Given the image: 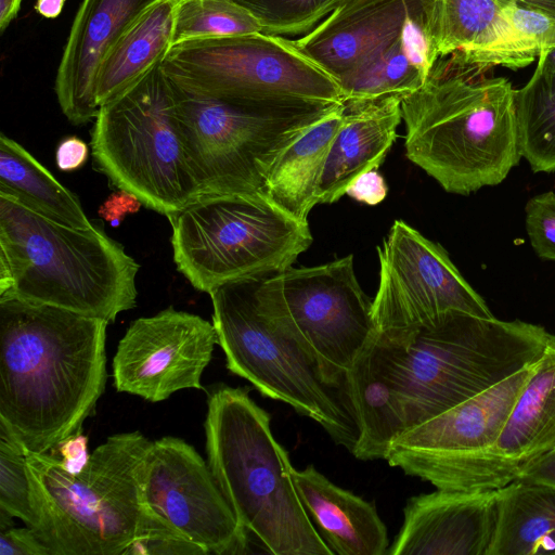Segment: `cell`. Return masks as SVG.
<instances>
[{"label":"cell","instance_id":"6da1fadb","mask_svg":"<svg viewBox=\"0 0 555 555\" xmlns=\"http://www.w3.org/2000/svg\"><path fill=\"white\" fill-rule=\"evenodd\" d=\"M108 322L0 298V424L48 453L81 429L106 383Z\"/></svg>","mask_w":555,"mask_h":555},{"label":"cell","instance_id":"7a4b0ae2","mask_svg":"<svg viewBox=\"0 0 555 555\" xmlns=\"http://www.w3.org/2000/svg\"><path fill=\"white\" fill-rule=\"evenodd\" d=\"M405 430L537 362L555 334L529 322L460 311L422 326L378 332Z\"/></svg>","mask_w":555,"mask_h":555},{"label":"cell","instance_id":"3957f363","mask_svg":"<svg viewBox=\"0 0 555 555\" xmlns=\"http://www.w3.org/2000/svg\"><path fill=\"white\" fill-rule=\"evenodd\" d=\"M401 114L406 157L449 193L498 185L521 157L515 89L504 77L475 80L437 60Z\"/></svg>","mask_w":555,"mask_h":555},{"label":"cell","instance_id":"277c9868","mask_svg":"<svg viewBox=\"0 0 555 555\" xmlns=\"http://www.w3.org/2000/svg\"><path fill=\"white\" fill-rule=\"evenodd\" d=\"M140 266L98 224L73 228L0 193V298L114 322L137 305Z\"/></svg>","mask_w":555,"mask_h":555},{"label":"cell","instance_id":"5b68a950","mask_svg":"<svg viewBox=\"0 0 555 555\" xmlns=\"http://www.w3.org/2000/svg\"><path fill=\"white\" fill-rule=\"evenodd\" d=\"M204 427L208 465L248 534L273 555H334L300 501L270 415L248 389H214Z\"/></svg>","mask_w":555,"mask_h":555},{"label":"cell","instance_id":"8992f818","mask_svg":"<svg viewBox=\"0 0 555 555\" xmlns=\"http://www.w3.org/2000/svg\"><path fill=\"white\" fill-rule=\"evenodd\" d=\"M152 441L140 431L109 436L79 473L52 453L27 450L33 529L50 555H122L142 514L140 475Z\"/></svg>","mask_w":555,"mask_h":555},{"label":"cell","instance_id":"52a82bcc","mask_svg":"<svg viewBox=\"0 0 555 555\" xmlns=\"http://www.w3.org/2000/svg\"><path fill=\"white\" fill-rule=\"evenodd\" d=\"M95 169L167 217L201 196L184 145L173 83L155 64L102 104L91 130Z\"/></svg>","mask_w":555,"mask_h":555},{"label":"cell","instance_id":"ba28073f","mask_svg":"<svg viewBox=\"0 0 555 555\" xmlns=\"http://www.w3.org/2000/svg\"><path fill=\"white\" fill-rule=\"evenodd\" d=\"M173 87L201 196L263 194L269 173L283 153L344 103L286 99L223 102Z\"/></svg>","mask_w":555,"mask_h":555},{"label":"cell","instance_id":"9c48e42d","mask_svg":"<svg viewBox=\"0 0 555 555\" xmlns=\"http://www.w3.org/2000/svg\"><path fill=\"white\" fill-rule=\"evenodd\" d=\"M260 278L228 282L209 293L228 370L262 396L313 420L352 452L358 427L346 392L327 383L315 360L263 311L257 296Z\"/></svg>","mask_w":555,"mask_h":555},{"label":"cell","instance_id":"30bf717a","mask_svg":"<svg viewBox=\"0 0 555 555\" xmlns=\"http://www.w3.org/2000/svg\"><path fill=\"white\" fill-rule=\"evenodd\" d=\"M167 218L178 271L208 294L228 282L282 271L312 243L308 222L263 194L203 195Z\"/></svg>","mask_w":555,"mask_h":555},{"label":"cell","instance_id":"8fae6325","mask_svg":"<svg viewBox=\"0 0 555 555\" xmlns=\"http://www.w3.org/2000/svg\"><path fill=\"white\" fill-rule=\"evenodd\" d=\"M257 296L268 317L315 360L326 382L345 391L348 371L378 334L353 256L261 276Z\"/></svg>","mask_w":555,"mask_h":555},{"label":"cell","instance_id":"7c38bea8","mask_svg":"<svg viewBox=\"0 0 555 555\" xmlns=\"http://www.w3.org/2000/svg\"><path fill=\"white\" fill-rule=\"evenodd\" d=\"M162 68L186 92L223 102H344L335 80L291 40L262 33L173 44Z\"/></svg>","mask_w":555,"mask_h":555},{"label":"cell","instance_id":"4fadbf2b","mask_svg":"<svg viewBox=\"0 0 555 555\" xmlns=\"http://www.w3.org/2000/svg\"><path fill=\"white\" fill-rule=\"evenodd\" d=\"M537 362L405 430L392 441L385 460L437 489L473 491L509 485L491 453Z\"/></svg>","mask_w":555,"mask_h":555},{"label":"cell","instance_id":"5bb4252c","mask_svg":"<svg viewBox=\"0 0 555 555\" xmlns=\"http://www.w3.org/2000/svg\"><path fill=\"white\" fill-rule=\"evenodd\" d=\"M377 253L373 319L378 332L415 328L450 311L494 317L446 249L402 220L393 222Z\"/></svg>","mask_w":555,"mask_h":555},{"label":"cell","instance_id":"9a60e30c","mask_svg":"<svg viewBox=\"0 0 555 555\" xmlns=\"http://www.w3.org/2000/svg\"><path fill=\"white\" fill-rule=\"evenodd\" d=\"M142 506L208 554H242L248 532L240 525L211 469L177 437L152 441L141 467Z\"/></svg>","mask_w":555,"mask_h":555},{"label":"cell","instance_id":"2e32d148","mask_svg":"<svg viewBox=\"0 0 555 555\" xmlns=\"http://www.w3.org/2000/svg\"><path fill=\"white\" fill-rule=\"evenodd\" d=\"M216 344L214 324L197 314L169 307L139 318L118 343L114 386L150 402L182 389H203L202 375Z\"/></svg>","mask_w":555,"mask_h":555},{"label":"cell","instance_id":"e0dca14e","mask_svg":"<svg viewBox=\"0 0 555 555\" xmlns=\"http://www.w3.org/2000/svg\"><path fill=\"white\" fill-rule=\"evenodd\" d=\"M499 489L412 496L389 555H487L498 521Z\"/></svg>","mask_w":555,"mask_h":555},{"label":"cell","instance_id":"ac0fdd59","mask_svg":"<svg viewBox=\"0 0 555 555\" xmlns=\"http://www.w3.org/2000/svg\"><path fill=\"white\" fill-rule=\"evenodd\" d=\"M156 0H81L67 37L54 90L74 125L95 119V76L108 51Z\"/></svg>","mask_w":555,"mask_h":555},{"label":"cell","instance_id":"d6986e66","mask_svg":"<svg viewBox=\"0 0 555 555\" xmlns=\"http://www.w3.org/2000/svg\"><path fill=\"white\" fill-rule=\"evenodd\" d=\"M423 0H345L292 44L335 82L398 40Z\"/></svg>","mask_w":555,"mask_h":555},{"label":"cell","instance_id":"ffe728a7","mask_svg":"<svg viewBox=\"0 0 555 555\" xmlns=\"http://www.w3.org/2000/svg\"><path fill=\"white\" fill-rule=\"evenodd\" d=\"M434 34L439 57L461 65L520 68L539 51L514 28L502 0H435Z\"/></svg>","mask_w":555,"mask_h":555},{"label":"cell","instance_id":"44dd1931","mask_svg":"<svg viewBox=\"0 0 555 555\" xmlns=\"http://www.w3.org/2000/svg\"><path fill=\"white\" fill-rule=\"evenodd\" d=\"M401 101L387 96L344 102L343 124L326 158L318 204L337 202L359 176L379 167L397 137Z\"/></svg>","mask_w":555,"mask_h":555},{"label":"cell","instance_id":"7402d4cb","mask_svg":"<svg viewBox=\"0 0 555 555\" xmlns=\"http://www.w3.org/2000/svg\"><path fill=\"white\" fill-rule=\"evenodd\" d=\"M297 493L320 535L337 555H386L387 529L375 506L312 465L293 469Z\"/></svg>","mask_w":555,"mask_h":555},{"label":"cell","instance_id":"603a6c76","mask_svg":"<svg viewBox=\"0 0 555 555\" xmlns=\"http://www.w3.org/2000/svg\"><path fill=\"white\" fill-rule=\"evenodd\" d=\"M555 449V341L522 386L491 456L509 481Z\"/></svg>","mask_w":555,"mask_h":555},{"label":"cell","instance_id":"cb8c5ba5","mask_svg":"<svg viewBox=\"0 0 555 555\" xmlns=\"http://www.w3.org/2000/svg\"><path fill=\"white\" fill-rule=\"evenodd\" d=\"M344 388L358 427V439L351 453L363 461L385 460L392 441L405 431V423L377 336L348 371Z\"/></svg>","mask_w":555,"mask_h":555},{"label":"cell","instance_id":"d4e9b609","mask_svg":"<svg viewBox=\"0 0 555 555\" xmlns=\"http://www.w3.org/2000/svg\"><path fill=\"white\" fill-rule=\"evenodd\" d=\"M178 4L179 0H156L108 51L95 76L99 107L164 60L172 47Z\"/></svg>","mask_w":555,"mask_h":555},{"label":"cell","instance_id":"484cf974","mask_svg":"<svg viewBox=\"0 0 555 555\" xmlns=\"http://www.w3.org/2000/svg\"><path fill=\"white\" fill-rule=\"evenodd\" d=\"M345 103L309 128L271 169L263 195L295 219L308 222L318 204L321 178L332 142L344 119Z\"/></svg>","mask_w":555,"mask_h":555},{"label":"cell","instance_id":"4316f807","mask_svg":"<svg viewBox=\"0 0 555 555\" xmlns=\"http://www.w3.org/2000/svg\"><path fill=\"white\" fill-rule=\"evenodd\" d=\"M555 555V487L515 480L499 489L487 555Z\"/></svg>","mask_w":555,"mask_h":555},{"label":"cell","instance_id":"83f0119b","mask_svg":"<svg viewBox=\"0 0 555 555\" xmlns=\"http://www.w3.org/2000/svg\"><path fill=\"white\" fill-rule=\"evenodd\" d=\"M0 193L56 222L77 229L92 225L76 194L4 133L0 134Z\"/></svg>","mask_w":555,"mask_h":555},{"label":"cell","instance_id":"f1b7e54d","mask_svg":"<svg viewBox=\"0 0 555 555\" xmlns=\"http://www.w3.org/2000/svg\"><path fill=\"white\" fill-rule=\"evenodd\" d=\"M515 109L521 157L533 172L555 171V83L535 67L529 81L515 89Z\"/></svg>","mask_w":555,"mask_h":555},{"label":"cell","instance_id":"f546056e","mask_svg":"<svg viewBox=\"0 0 555 555\" xmlns=\"http://www.w3.org/2000/svg\"><path fill=\"white\" fill-rule=\"evenodd\" d=\"M426 76L413 64L402 36L337 81L343 101L405 98Z\"/></svg>","mask_w":555,"mask_h":555},{"label":"cell","instance_id":"4dcf8cb0","mask_svg":"<svg viewBox=\"0 0 555 555\" xmlns=\"http://www.w3.org/2000/svg\"><path fill=\"white\" fill-rule=\"evenodd\" d=\"M257 33H262L257 18L234 0H183L177 8L172 46Z\"/></svg>","mask_w":555,"mask_h":555},{"label":"cell","instance_id":"1f68e13d","mask_svg":"<svg viewBox=\"0 0 555 555\" xmlns=\"http://www.w3.org/2000/svg\"><path fill=\"white\" fill-rule=\"evenodd\" d=\"M259 22L262 34L306 35L345 0H234Z\"/></svg>","mask_w":555,"mask_h":555},{"label":"cell","instance_id":"d6a6232c","mask_svg":"<svg viewBox=\"0 0 555 555\" xmlns=\"http://www.w3.org/2000/svg\"><path fill=\"white\" fill-rule=\"evenodd\" d=\"M0 509L35 529L37 517L33 506L25 447L0 424Z\"/></svg>","mask_w":555,"mask_h":555},{"label":"cell","instance_id":"836d02e7","mask_svg":"<svg viewBox=\"0 0 555 555\" xmlns=\"http://www.w3.org/2000/svg\"><path fill=\"white\" fill-rule=\"evenodd\" d=\"M207 555L168 522L142 506L134 539L122 555Z\"/></svg>","mask_w":555,"mask_h":555},{"label":"cell","instance_id":"e575fe53","mask_svg":"<svg viewBox=\"0 0 555 555\" xmlns=\"http://www.w3.org/2000/svg\"><path fill=\"white\" fill-rule=\"evenodd\" d=\"M526 230L534 253L555 261V193L547 191L526 204Z\"/></svg>","mask_w":555,"mask_h":555},{"label":"cell","instance_id":"d590c367","mask_svg":"<svg viewBox=\"0 0 555 555\" xmlns=\"http://www.w3.org/2000/svg\"><path fill=\"white\" fill-rule=\"evenodd\" d=\"M503 11L514 28L540 52L555 48V16L502 1Z\"/></svg>","mask_w":555,"mask_h":555},{"label":"cell","instance_id":"8d00e7d4","mask_svg":"<svg viewBox=\"0 0 555 555\" xmlns=\"http://www.w3.org/2000/svg\"><path fill=\"white\" fill-rule=\"evenodd\" d=\"M0 555H50L29 528L9 527L0 531Z\"/></svg>","mask_w":555,"mask_h":555},{"label":"cell","instance_id":"74e56055","mask_svg":"<svg viewBox=\"0 0 555 555\" xmlns=\"http://www.w3.org/2000/svg\"><path fill=\"white\" fill-rule=\"evenodd\" d=\"M387 185L383 176L376 170H370L359 176L348 188L346 195L357 202L374 206L387 196Z\"/></svg>","mask_w":555,"mask_h":555},{"label":"cell","instance_id":"f35d334b","mask_svg":"<svg viewBox=\"0 0 555 555\" xmlns=\"http://www.w3.org/2000/svg\"><path fill=\"white\" fill-rule=\"evenodd\" d=\"M54 449L60 453L63 467L69 473H79L90 459L88 438L81 429L66 437Z\"/></svg>","mask_w":555,"mask_h":555},{"label":"cell","instance_id":"ab89813d","mask_svg":"<svg viewBox=\"0 0 555 555\" xmlns=\"http://www.w3.org/2000/svg\"><path fill=\"white\" fill-rule=\"evenodd\" d=\"M142 203L130 192L118 190L111 194L99 209L100 216L111 223H117L128 214L139 210Z\"/></svg>","mask_w":555,"mask_h":555},{"label":"cell","instance_id":"60d3db41","mask_svg":"<svg viewBox=\"0 0 555 555\" xmlns=\"http://www.w3.org/2000/svg\"><path fill=\"white\" fill-rule=\"evenodd\" d=\"M88 154L89 150L85 141L74 135L67 137L56 147V165L63 171H74L87 162Z\"/></svg>","mask_w":555,"mask_h":555},{"label":"cell","instance_id":"b9f144b4","mask_svg":"<svg viewBox=\"0 0 555 555\" xmlns=\"http://www.w3.org/2000/svg\"><path fill=\"white\" fill-rule=\"evenodd\" d=\"M516 480L555 487V449L526 467Z\"/></svg>","mask_w":555,"mask_h":555},{"label":"cell","instance_id":"7bdbcfd3","mask_svg":"<svg viewBox=\"0 0 555 555\" xmlns=\"http://www.w3.org/2000/svg\"><path fill=\"white\" fill-rule=\"evenodd\" d=\"M535 67L546 81L555 83V48L540 52Z\"/></svg>","mask_w":555,"mask_h":555},{"label":"cell","instance_id":"ee69618b","mask_svg":"<svg viewBox=\"0 0 555 555\" xmlns=\"http://www.w3.org/2000/svg\"><path fill=\"white\" fill-rule=\"evenodd\" d=\"M23 0H0V31L16 17Z\"/></svg>","mask_w":555,"mask_h":555},{"label":"cell","instance_id":"f6af8a7d","mask_svg":"<svg viewBox=\"0 0 555 555\" xmlns=\"http://www.w3.org/2000/svg\"><path fill=\"white\" fill-rule=\"evenodd\" d=\"M65 0H37L35 9L46 18L57 17L64 7Z\"/></svg>","mask_w":555,"mask_h":555},{"label":"cell","instance_id":"bcb514c9","mask_svg":"<svg viewBox=\"0 0 555 555\" xmlns=\"http://www.w3.org/2000/svg\"><path fill=\"white\" fill-rule=\"evenodd\" d=\"M555 16V0H502Z\"/></svg>","mask_w":555,"mask_h":555},{"label":"cell","instance_id":"7dc6e473","mask_svg":"<svg viewBox=\"0 0 555 555\" xmlns=\"http://www.w3.org/2000/svg\"><path fill=\"white\" fill-rule=\"evenodd\" d=\"M179 1H183V0H179Z\"/></svg>","mask_w":555,"mask_h":555}]
</instances>
